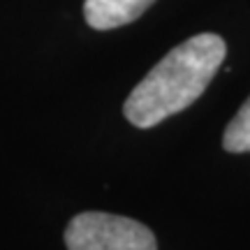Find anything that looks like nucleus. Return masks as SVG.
Segmentation results:
<instances>
[{
	"label": "nucleus",
	"instance_id": "obj_2",
	"mask_svg": "<svg viewBox=\"0 0 250 250\" xmlns=\"http://www.w3.org/2000/svg\"><path fill=\"white\" fill-rule=\"evenodd\" d=\"M65 243L70 250H158L146 225L100 211L74 215L65 229Z\"/></svg>",
	"mask_w": 250,
	"mask_h": 250
},
{
	"label": "nucleus",
	"instance_id": "obj_1",
	"mask_svg": "<svg viewBox=\"0 0 250 250\" xmlns=\"http://www.w3.org/2000/svg\"><path fill=\"white\" fill-rule=\"evenodd\" d=\"M227 46L220 35L202 33L181 42L144 77L125 100V118L153 127L190 107L223 65Z\"/></svg>",
	"mask_w": 250,
	"mask_h": 250
},
{
	"label": "nucleus",
	"instance_id": "obj_4",
	"mask_svg": "<svg viewBox=\"0 0 250 250\" xmlns=\"http://www.w3.org/2000/svg\"><path fill=\"white\" fill-rule=\"evenodd\" d=\"M223 144L229 153H250V98L243 102L236 116L229 121Z\"/></svg>",
	"mask_w": 250,
	"mask_h": 250
},
{
	"label": "nucleus",
	"instance_id": "obj_3",
	"mask_svg": "<svg viewBox=\"0 0 250 250\" xmlns=\"http://www.w3.org/2000/svg\"><path fill=\"white\" fill-rule=\"evenodd\" d=\"M155 0H86L83 17L95 30H111L132 23Z\"/></svg>",
	"mask_w": 250,
	"mask_h": 250
}]
</instances>
